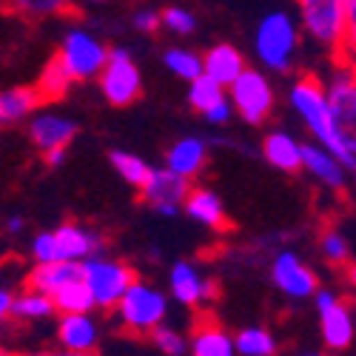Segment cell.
Segmentation results:
<instances>
[{
  "instance_id": "cell-1",
  "label": "cell",
  "mask_w": 356,
  "mask_h": 356,
  "mask_svg": "<svg viewBox=\"0 0 356 356\" xmlns=\"http://www.w3.org/2000/svg\"><path fill=\"white\" fill-rule=\"evenodd\" d=\"M291 106L302 117L305 129L316 137V145L331 152L350 171L356 165V137L334 120L328 103H325L322 83L316 77H300L291 88Z\"/></svg>"
},
{
  "instance_id": "cell-2",
  "label": "cell",
  "mask_w": 356,
  "mask_h": 356,
  "mask_svg": "<svg viewBox=\"0 0 356 356\" xmlns=\"http://www.w3.org/2000/svg\"><path fill=\"white\" fill-rule=\"evenodd\" d=\"M300 51V23L285 9L268 12L254 32V54L265 69L288 72Z\"/></svg>"
},
{
  "instance_id": "cell-3",
  "label": "cell",
  "mask_w": 356,
  "mask_h": 356,
  "mask_svg": "<svg viewBox=\"0 0 356 356\" xmlns=\"http://www.w3.org/2000/svg\"><path fill=\"white\" fill-rule=\"evenodd\" d=\"M106 240L92 231L74 222L57 225L54 231H43L32 240V257L38 262H83L88 257L100 254Z\"/></svg>"
},
{
  "instance_id": "cell-4",
  "label": "cell",
  "mask_w": 356,
  "mask_h": 356,
  "mask_svg": "<svg viewBox=\"0 0 356 356\" xmlns=\"http://www.w3.org/2000/svg\"><path fill=\"white\" fill-rule=\"evenodd\" d=\"M300 23L305 32L328 51L342 54L353 49L356 29L345 17L342 0H300Z\"/></svg>"
},
{
  "instance_id": "cell-5",
  "label": "cell",
  "mask_w": 356,
  "mask_h": 356,
  "mask_svg": "<svg viewBox=\"0 0 356 356\" xmlns=\"http://www.w3.org/2000/svg\"><path fill=\"white\" fill-rule=\"evenodd\" d=\"M80 280L92 293V302L100 311H114L120 296L129 291V285L137 280L134 268L120 259H108L103 254H95L80 262Z\"/></svg>"
},
{
  "instance_id": "cell-6",
  "label": "cell",
  "mask_w": 356,
  "mask_h": 356,
  "mask_svg": "<svg viewBox=\"0 0 356 356\" xmlns=\"http://www.w3.org/2000/svg\"><path fill=\"white\" fill-rule=\"evenodd\" d=\"M114 308H117V316H120V325L126 331L152 334L168 316V296L154 285L134 280Z\"/></svg>"
},
{
  "instance_id": "cell-7",
  "label": "cell",
  "mask_w": 356,
  "mask_h": 356,
  "mask_svg": "<svg viewBox=\"0 0 356 356\" xmlns=\"http://www.w3.org/2000/svg\"><path fill=\"white\" fill-rule=\"evenodd\" d=\"M228 92H231V97H228L231 108L240 114L245 123L259 126L271 117V111H274V86L262 72L245 66L243 74L228 86Z\"/></svg>"
},
{
  "instance_id": "cell-8",
  "label": "cell",
  "mask_w": 356,
  "mask_h": 356,
  "mask_svg": "<svg viewBox=\"0 0 356 356\" xmlns=\"http://www.w3.org/2000/svg\"><path fill=\"white\" fill-rule=\"evenodd\" d=\"M106 57H108V46L97 35L86 32V29H69L60 51H57V60L63 63L72 80L97 77L100 69L106 66Z\"/></svg>"
},
{
  "instance_id": "cell-9",
  "label": "cell",
  "mask_w": 356,
  "mask_h": 356,
  "mask_svg": "<svg viewBox=\"0 0 356 356\" xmlns=\"http://www.w3.org/2000/svg\"><path fill=\"white\" fill-rule=\"evenodd\" d=\"M100 92L111 106H131L140 97L143 77L129 49H108L106 66L97 74Z\"/></svg>"
},
{
  "instance_id": "cell-10",
  "label": "cell",
  "mask_w": 356,
  "mask_h": 356,
  "mask_svg": "<svg viewBox=\"0 0 356 356\" xmlns=\"http://www.w3.org/2000/svg\"><path fill=\"white\" fill-rule=\"evenodd\" d=\"M314 302H316V314H319V331H322L325 348L339 350V353L348 350L353 345V337H356L350 305L342 300L339 293H334L328 288H316Z\"/></svg>"
},
{
  "instance_id": "cell-11",
  "label": "cell",
  "mask_w": 356,
  "mask_h": 356,
  "mask_svg": "<svg viewBox=\"0 0 356 356\" xmlns=\"http://www.w3.org/2000/svg\"><path fill=\"white\" fill-rule=\"evenodd\" d=\"M191 188V180L186 177L168 171L165 165L163 168H152L145 177V183L140 186V194L143 200L152 205V209L163 217H177L183 211V200Z\"/></svg>"
},
{
  "instance_id": "cell-12",
  "label": "cell",
  "mask_w": 356,
  "mask_h": 356,
  "mask_svg": "<svg viewBox=\"0 0 356 356\" xmlns=\"http://www.w3.org/2000/svg\"><path fill=\"white\" fill-rule=\"evenodd\" d=\"M271 280L285 296H291V300H308V296H314V291L319 288L316 274L293 251H280L274 257Z\"/></svg>"
},
{
  "instance_id": "cell-13",
  "label": "cell",
  "mask_w": 356,
  "mask_h": 356,
  "mask_svg": "<svg viewBox=\"0 0 356 356\" xmlns=\"http://www.w3.org/2000/svg\"><path fill=\"white\" fill-rule=\"evenodd\" d=\"M168 291L180 305L186 308H200L205 302H211L217 296V282L202 277V271L194 262H177L168 274Z\"/></svg>"
},
{
  "instance_id": "cell-14",
  "label": "cell",
  "mask_w": 356,
  "mask_h": 356,
  "mask_svg": "<svg viewBox=\"0 0 356 356\" xmlns=\"http://www.w3.org/2000/svg\"><path fill=\"white\" fill-rule=\"evenodd\" d=\"M322 92H325V103H328L334 120L339 126H345L348 131H353L356 126V80L350 66H337L331 80L322 83Z\"/></svg>"
},
{
  "instance_id": "cell-15",
  "label": "cell",
  "mask_w": 356,
  "mask_h": 356,
  "mask_svg": "<svg viewBox=\"0 0 356 356\" xmlns=\"http://www.w3.org/2000/svg\"><path fill=\"white\" fill-rule=\"evenodd\" d=\"M77 134V123L60 114H35L32 123H29V137L40 148V154L51 152V148H69V143Z\"/></svg>"
},
{
  "instance_id": "cell-16",
  "label": "cell",
  "mask_w": 356,
  "mask_h": 356,
  "mask_svg": "<svg viewBox=\"0 0 356 356\" xmlns=\"http://www.w3.org/2000/svg\"><path fill=\"white\" fill-rule=\"evenodd\" d=\"M302 168L314 177V180H319L325 188H331V191L348 188V168L316 143L302 145Z\"/></svg>"
},
{
  "instance_id": "cell-17",
  "label": "cell",
  "mask_w": 356,
  "mask_h": 356,
  "mask_svg": "<svg viewBox=\"0 0 356 356\" xmlns=\"http://www.w3.org/2000/svg\"><path fill=\"white\" fill-rule=\"evenodd\" d=\"M205 163H209V143L202 137H180L165 152V168L186 177V180H194L205 168Z\"/></svg>"
},
{
  "instance_id": "cell-18",
  "label": "cell",
  "mask_w": 356,
  "mask_h": 356,
  "mask_svg": "<svg viewBox=\"0 0 356 356\" xmlns=\"http://www.w3.org/2000/svg\"><path fill=\"white\" fill-rule=\"evenodd\" d=\"M100 339V328L92 314H60L57 322V342L60 350H95Z\"/></svg>"
},
{
  "instance_id": "cell-19",
  "label": "cell",
  "mask_w": 356,
  "mask_h": 356,
  "mask_svg": "<svg viewBox=\"0 0 356 356\" xmlns=\"http://www.w3.org/2000/svg\"><path fill=\"white\" fill-rule=\"evenodd\" d=\"M243 69H245V57L231 43H217L202 57V74L211 77L214 83H220L222 88H228L236 77H240Z\"/></svg>"
},
{
  "instance_id": "cell-20",
  "label": "cell",
  "mask_w": 356,
  "mask_h": 356,
  "mask_svg": "<svg viewBox=\"0 0 356 356\" xmlns=\"http://www.w3.org/2000/svg\"><path fill=\"white\" fill-rule=\"evenodd\" d=\"M188 350L191 356H236L234 337L211 316H202L197 322V328L188 339Z\"/></svg>"
},
{
  "instance_id": "cell-21",
  "label": "cell",
  "mask_w": 356,
  "mask_h": 356,
  "mask_svg": "<svg viewBox=\"0 0 356 356\" xmlns=\"http://www.w3.org/2000/svg\"><path fill=\"white\" fill-rule=\"evenodd\" d=\"M72 280H80V262H38L26 277V285L32 291H40L51 296L54 291H60Z\"/></svg>"
},
{
  "instance_id": "cell-22",
  "label": "cell",
  "mask_w": 356,
  "mask_h": 356,
  "mask_svg": "<svg viewBox=\"0 0 356 356\" xmlns=\"http://www.w3.org/2000/svg\"><path fill=\"white\" fill-rule=\"evenodd\" d=\"M183 209L194 222H200L205 228H222L225 225V205L209 188H188V194L183 200Z\"/></svg>"
},
{
  "instance_id": "cell-23",
  "label": "cell",
  "mask_w": 356,
  "mask_h": 356,
  "mask_svg": "<svg viewBox=\"0 0 356 356\" xmlns=\"http://www.w3.org/2000/svg\"><path fill=\"white\" fill-rule=\"evenodd\" d=\"M262 154L280 171H300L302 168V143H296L288 131H271L262 140Z\"/></svg>"
},
{
  "instance_id": "cell-24",
  "label": "cell",
  "mask_w": 356,
  "mask_h": 356,
  "mask_svg": "<svg viewBox=\"0 0 356 356\" xmlns=\"http://www.w3.org/2000/svg\"><path fill=\"white\" fill-rule=\"evenodd\" d=\"M40 106V97L35 92V86H17L0 92V126L20 123L23 117L35 114Z\"/></svg>"
},
{
  "instance_id": "cell-25",
  "label": "cell",
  "mask_w": 356,
  "mask_h": 356,
  "mask_svg": "<svg viewBox=\"0 0 356 356\" xmlns=\"http://www.w3.org/2000/svg\"><path fill=\"white\" fill-rule=\"evenodd\" d=\"M54 314V305H51V296L40 293V291H32L26 288L23 293H12V308H9V316L15 319H23V322H38V319H49Z\"/></svg>"
},
{
  "instance_id": "cell-26",
  "label": "cell",
  "mask_w": 356,
  "mask_h": 356,
  "mask_svg": "<svg viewBox=\"0 0 356 356\" xmlns=\"http://www.w3.org/2000/svg\"><path fill=\"white\" fill-rule=\"evenodd\" d=\"M74 80L69 77V72L63 69V63L57 60V57H51V60L46 63V69L40 72V80H38V86H35V92H38V97H40V103L46 100V103H51V100H63L66 95H69V86H72Z\"/></svg>"
},
{
  "instance_id": "cell-27",
  "label": "cell",
  "mask_w": 356,
  "mask_h": 356,
  "mask_svg": "<svg viewBox=\"0 0 356 356\" xmlns=\"http://www.w3.org/2000/svg\"><path fill=\"white\" fill-rule=\"evenodd\" d=\"M51 305H54V314H92L95 311L92 293L83 285V280H72L60 291H54Z\"/></svg>"
},
{
  "instance_id": "cell-28",
  "label": "cell",
  "mask_w": 356,
  "mask_h": 356,
  "mask_svg": "<svg viewBox=\"0 0 356 356\" xmlns=\"http://www.w3.org/2000/svg\"><path fill=\"white\" fill-rule=\"evenodd\" d=\"M234 350L236 356H277V339L268 328L251 325L234 337Z\"/></svg>"
},
{
  "instance_id": "cell-29",
  "label": "cell",
  "mask_w": 356,
  "mask_h": 356,
  "mask_svg": "<svg viewBox=\"0 0 356 356\" xmlns=\"http://www.w3.org/2000/svg\"><path fill=\"white\" fill-rule=\"evenodd\" d=\"M6 9L15 12V15H23V17H54V15H66L72 12V3L69 0H3Z\"/></svg>"
},
{
  "instance_id": "cell-30",
  "label": "cell",
  "mask_w": 356,
  "mask_h": 356,
  "mask_svg": "<svg viewBox=\"0 0 356 356\" xmlns=\"http://www.w3.org/2000/svg\"><path fill=\"white\" fill-rule=\"evenodd\" d=\"M220 100H225V88L220 83H214L211 77H205V74L191 80V86H188V103H191L194 111L205 114L211 106H217Z\"/></svg>"
},
{
  "instance_id": "cell-31",
  "label": "cell",
  "mask_w": 356,
  "mask_h": 356,
  "mask_svg": "<svg viewBox=\"0 0 356 356\" xmlns=\"http://www.w3.org/2000/svg\"><path fill=\"white\" fill-rule=\"evenodd\" d=\"M163 63H165V69H168L171 74L183 77V80H188V83L202 74V54H197V51H191V49H168V51L163 54Z\"/></svg>"
},
{
  "instance_id": "cell-32",
  "label": "cell",
  "mask_w": 356,
  "mask_h": 356,
  "mask_svg": "<svg viewBox=\"0 0 356 356\" xmlns=\"http://www.w3.org/2000/svg\"><path fill=\"white\" fill-rule=\"evenodd\" d=\"M111 165H114V171L120 174L129 186H134V188H140V186L145 183L148 171H152L143 157H137V154H131V152H111Z\"/></svg>"
},
{
  "instance_id": "cell-33",
  "label": "cell",
  "mask_w": 356,
  "mask_h": 356,
  "mask_svg": "<svg viewBox=\"0 0 356 356\" xmlns=\"http://www.w3.org/2000/svg\"><path fill=\"white\" fill-rule=\"evenodd\" d=\"M319 251L331 265H345L350 259V243H348V236L337 228H328L319 236Z\"/></svg>"
},
{
  "instance_id": "cell-34",
  "label": "cell",
  "mask_w": 356,
  "mask_h": 356,
  "mask_svg": "<svg viewBox=\"0 0 356 356\" xmlns=\"http://www.w3.org/2000/svg\"><path fill=\"white\" fill-rule=\"evenodd\" d=\"M152 339H154V345L160 348V353H165V356H183V353L188 350V339H186L180 331L168 328L165 322L157 325V328L152 331Z\"/></svg>"
},
{
  "instance_id": "cell-35",
  "label": "cell",
  "mask_w": 356,
  "mask_h": 356,
  "mask_svg": "<svg viewBox=\"0 0 356 356\" xmlns=\"http://www.w3.org/2000/svg\"><path fill=\"white\" fill-rule=\"evenodd\" d=\"M160 26H165L171 35H191L194 29H197V17L188 12V9H183V6H171V9H165L163 15H160Z\"/></svg>"
},
{
  "instance_id": "cell-36",
  "label": "cell",
  "mask_w": 356,
  "mask_h": 356,
  "mask_svg": "<svg viewBox=\"0 0 356 356\" xmlns=\"http://www.w3.org/2000/svg\"><path fill=\"white\" fill-rule=\"evenodd\" d=\"M131 23H134L137 32L152 35V32H157V29H160V12L157 9H137Z\"/></svg>"
},
{
  "instance_id": "cell-37",
  "label": "cell",
  "mask_w": 356,
  "mask_h": 356,
  "mask_svg": "<svg viewBox=\"0 0 356 356\" xmlns=\"http://www.w3.org/2000/svg\"><path fill=\"white\" fill-rule=\"evenodd\" d=\"M231 114H234V108H231V103H228V97H225V100H220L217 106H211L202 117H205V123H211V126H225V123L231 120Z\"/></svg>"
},
{
  "instance_id": "cell-38",
  "label": "cell",
  "mask_w": 356,
  "mask_h": 356,
  "mask_svg": "<svg viewBox=\"0 0 356 356\" xmlns=\"http://www.w3.org/2000/svg\"><path fill=\"white\" fill-rule=\"evenodd\" d=\"M9 308H12V293L0 288V325H3V319H9Z\"/></svg>"
},
{
  "instance_id": "cell-39",
  "label": "cell",
  "mask_w": 356,
  "mask_h": 356,
  "mask_svg": "<svg viewBox=\"0 0 356 356\" xmlns=\"http://www.w3.org/2000/svg\"><path fill=\"white\" fill-rule=\"evenodd\" d=\"M43 160H46V165H60L66 160V148H51V152L43 154Z\"/></svg>"
},
{
  "instance_id": "cell-40",
  "label": "cell",
  "mask_w": 356,
  "mask_h": 356,
  "mask_svg": "<svg viewBox=\"0 0 356 356\" xmlns=\"http://www.w3.org/2000/svg\"><path fill=\"white\" fill-rule=\"evenodd\" d=\"M20 228H23V217H20V214H15V217L6 220V231H9V234H17Z\"/></svg>"
},
{
  "instance_id": "cell-41",
  "label": "cell",
  "mask_w": 356,
  "mask_h": 356,
  "mask_svg": "<svg viewBox=\"0 0 356 356\" xmlns=\"http://www.w3.org/2000/svg\"><path fill=\"white\" fill-rule=\"evenodd\" d=\"M49 356H97L95 350H57V353H49Z\"/></svg>"
},
{
  "instance_id": "cell-42",
  "label": "cell",
  "mask_w": 356,
  "mask_h": 356,
  "mask_svg": "<svg viewBox=\"0 0 356 356\" xmlns=\"http://www.w3.org/2000/svg\"><path fill=\"white\" fill-rule=\"evenodd\" d=\"M12 356H49V353H43V350H35V353H12Z\"/></svg>"
},
{
  "instance_id": "cell-43",
  "label": "cell",
  "mask_w": 356,
  "mask_h": 356,
  "mask_svg": "<svg viewBox=\"0 0 356 356\" xmlns=\"http://www.w3.org/2000/svg\"><path fill=\"white\" fill-rule=\"evenodd\" d=\"M296 356H328V353H296Z\"/></svg>"
},
{
  "instance_id": "cell-44",
  "label": "cell",
  "mask_w": 356,
  "mask_h": 356,
  "mask_svg": "<svg viewBox=\"0 0 356 356\" xmlns=\"http://www.w3.org/2000/svg\"><path fill=\"white\" fill-rule=\"evenodd\" d=\"M88 3H106V0H88Z\"/></svg>"
},
{
  "instance_id": "cell-45",
  "label": "cell",
  "mask_w": 356,
  "mask_h": 356,
  "mask_svg": "<svg viewBox=\"0 0 356 356\" xmlns=\"http://www.w3.org/2000/svg\"><path fill=\"white\" fill-rule=\"evenodd\" d=\"M0 356H12V353L9 350H0Z\"/></svg>"
}]
</instances>
